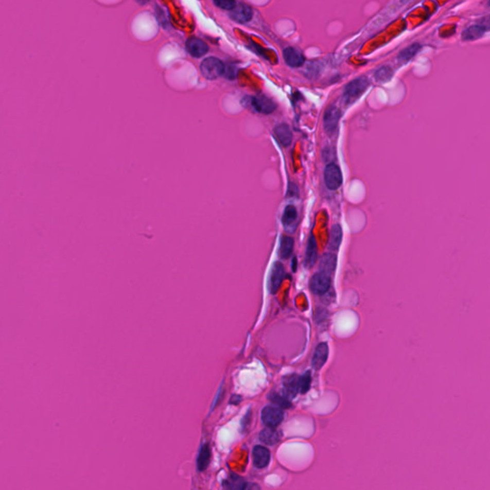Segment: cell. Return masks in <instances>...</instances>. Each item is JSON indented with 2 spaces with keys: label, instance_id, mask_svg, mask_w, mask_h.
<instances>
[{
  "label": "cell",
  "instance_id": "cell-1",
  "mask_svg": "<svg viewBox=\"0 0 490 490\" xmlns=\"http://www.w3.org/2000/svg\"><path fill=\"white\" fill-rule=\"evenodd\" d=\"M367 86H369V82L366 78H363V77L347 83L343 94L344 101L347 104H351L355 101H357L367 90Z\"/></svg>",
  "mask_w": 490,
  "mask_h": 490
},
{
  "label": "cell",
  "instance_id": "cell-2",
  "mask_svg": "<svg viewBox=\"0 0 490 490\" xmlns=\"http://www.w3.org/2000/svg\"><path fill=\"white\" fill-rule=\"evenodd\" d=\"M200 71L206 79L216 80L224 73V64L222 61L218 60V58L210 57L201 62Z\"/></svg>",
  "mask_w": 490,
  "mask_h": 490
},
{
  "label": "cell",
  "instance_id": "cell-3",
  "mask_svg": "<svg viewBox=\"0 0 490 490\" xmlns=\"http://www.w3.org/2000/svg\"><path fill=\"white\" fill-rule=\"evenodd\" d=\"M242 103L261 114H270L276 109L275 102L266 97H245Z\"/></svg>",
  "mask_w": 490,
  "mask_h": 490
},
{
  "label": "cell",
  "instance_id": "cell-4",
  "mask_svg": "<svg viewBox=\"0 0 490 490\" xmlns=\"http://www.w3.org/2000/svg\"><path fill=\"white\" fill-rule=\"evenodd\" d=\"M284 416L283 410L276 406L269 405L261 411V421L268 428L277 427L283 422Z\"/></svg>",
  "mask_w": 490,
  "mask_h": 490
},
{
  "label": "cell",
  "instance_id": "cell-5",
  "mask_svg": "<svg viewBox=\"0 0 490 490\" xmlns=\"http://www.w3.org/2000/svg\"><path fill=\"white\" fill-rule=\"evenodd\" d=\"M325 182L327 189L337 190L343 182V177L340 169L337 165L334 163L328 164L325 169Z\"/></svg>",
  "mask_w": 490,
  "mask_h": 490
},
{
  "label": "cell",
  "instance_id": "cell-6",
  "mask_svg": "<svg viewBox=\"0 0 490 490\" xmlns=\"http://www.w3.org/2000/svg\"><path fill=\"white\" fill-rule=\"evenodd\" d=\"M330 285V277L325 273L318 272L313 275V277L310 279L309 287L314 294L323 295L328 291Z\"/></svg>",
  "mask_w": 490,
  "mask_h": 490
},
{
  "label": "cell",
  "instance_id": "cell-7",
  "mask_svg": "<svg viewBox=\"0 0 490 490\" xmlns=\"http://www.w3.org/2000/svg\"><path fill=\"white\" fill-rule=\"evenodd\" d=\"M340 109L336 107L327 108L324 116V127L328 134H332L338 127L340 120Z\"/></svg>",
  "mask_w": 490,
  "mask_h": 490
},
{
  "label": "cell",
  "instance_id": "cell-8",
  "mask_svg": "<svg viewBox=\"0 0 490 490\" xmlns=\"http://www.w3.org/2000/svg\"><path fill=\"white\" fill-rule=\"evenodd\" d=\"M487 20H488V21L486 22L485 20L483 19V21H485L484 23H479V24H475V25H472L469 28H467L463 33V41H475V40H479L480 38H482L483 34H485L490 29V16L487 18Z\"/></svg>",
  "mask_w": 490,
  "mask_h": 490
},
{
  "label": "cell",
  "instance_id": "cell-9",
  "mask_svg": "<svg viewBox=\"0 0 490 490\" xmlns=\"http://www.w3.org/2000/svg\"><path fill=\"white\" fill-rule=\"evenodd\" d=\"M286 276L285 267L281 262H275L271 270L270 275V291L272 294H276L279 291L281 286L284 282Z\"/></svg>",
  "mask_w": 490,
  "mask_h": 490
},
{
  "label": "cell",
  "instance_id": "cell-10",
  "mask_svg": "<svg viewBox=\"0 0 490 490\" xmlns=\"http://www.w3.org/2000/svg\"><path fill=\"white\" fill-rule=\"evenodd\" d=\"M252 458L255 467L262 469V468H266L270 463L271 455L269 450L266 448L265 446L257 445L253 449Z\"/></svg>",
  "mask_w": 490,
  "mask_h": 490
},
{
  "label": "cell",
  "instance_id": "cell-11",
  "mask_svg": "<svg viewBox=\"0 0 490 490\" xmlns=\"http://www.w3.org/2000/svg\"><path fill=\"white\" fill-rule=\"evenodd\" d=\"M284 393L286 397H295L301 390V377L297 375H286L283 379Z\"/></svg>",
  "mask_w": 490,
  "mask_h": 490
},
{
  "label": "cell",
  "instance_id": "cell-12",
  "mask_svg": "<svg viewBox=\"0 0 490 490\" xmlns=\"http://www.w3.org/2000/svg\"><path fill=\"white\" fill-rule=\"evenodd\" d=\"M230 16L238 23H246L252 19V8L245 3H237V6L230 12Z\"/></svg>",
  "mask_w": 490,
  "mask_h": 490
},
{
  "label": "cell",
  "instance_id": "cell-13",
  "mask_svg": "<svg viewBox=\"0 0 490 490\" xmlns=\"http://www.w3.org/2000/svg\"><path fill=\"white\" fill-rule=\"evenodd\" d=\"M328 345L326 342H322L316 347L311 359V364L314 370L319 371L325 366L328 358Z\"/></svg>",
  "mask_w": 490,
  "mask_h": 490
},
{
  "label": "cell",
  "instance_id": "cell-14",
  "mask_svg": "<svg viewBox=\"0 0 490 490\" xmlns=\"http://www.w3.org/2000/svg\"><path fill=\"white\" fill-rule=\"evenodd\" d=\"M186 48L189 54L194 58H201L203 57L209 50L208 45L204 41L197 38H191L186 42Z\"/></svg>",
  "mask_w": 490,
  "mask_h": 490
},
{
  "label": "cell",
  "instance_id": "cell-15",
  "mask_svg": "<svg viewBox=\"0 0 490 490\" xmlns=\"http://www.w3.org/2000/svg\"><path fill=\"white\" fill-rule=\"evenodd\" d=\"M318 259V245L316 238L311 234L307 240L306 245V257H305V266L310 268L316 264Z\"/></svg>",
  "mask_w": 490,
  "mask_h": 490
},
{
  "label": "cell",
  "instance_id": "cell-16",
  "mask_svg": "<svg viewBox=\"0 0 490 490\" xmlns=\"http://www.w3.org/2000/svg\"><path fill=\"white\" fill-rule=\"evenodd\" d=\"M284 59L286 64L290 67H300L305 62V58L303 54L293 47L286 48L284 51Z\"/></svg>",
  "mask_w": 490,
  "mask_h": 490
},
{
  "label": "cell",
  "instance_id": "cell-17",
  "mask_svg": "<svg viewBox=\"0 0 490 490\" xmlns=\"http://www.w3.org/2000/svg\"><path fill=\"white\" fill-rule=\"evenodd\" d=\"M337 266V257L334 253L325 254L320 260L319 270L320 272L327 274V276L331 277Z\"/></svg>",
  "mask_w": 490,
  "mask_h": 490
},
{
  "label": "cell",
  "instance_id": "cell-18",
  "mask_svg": "<svg viewBox=\"0 0 490 490\" xmlns=\"http://www.w3.org/2000/svg\"><path fill=\"white\" fill-rule=\"evenodd\" d=\"M211 462V448L208 443H204L201 445L198 452V460H197V467L198 471H205L208 468Z\"/></svg>",
  "mask_w": 490,
  "mask_h": 490
},
{
  "label": "cell",
  "instance_id": "cell-19",
  "mask_svg": "<svg viewBox=\"0 0 490 490\" xmlns=\"http://www.w3.org/2000/svg\"><path fill=\"white\" fill-rule=\"evenodd\" d=\"M282 439V433L274 428L264 429L259 433V441L266 445H276Z\"/></svg>",
  "mask_w": 490,
  "mask_h": 490
},
{
  "label": "cell",
  "instance_id": "cell-20",
  "mask_svg": "<svg viewBox=\"0 0 490 490\" xmlns=\"http://www.w3.org/2000/svg\"><path fill=\"white\" fill-rule=\"evenodd\" d=\"M342 238H343V231H342L340 225H334L331 228L329 238H328V244H327L328 250L330 252H335L339 249L341 242H342Z\"/></svg>",
  "mask_w": 490,
  "mask_h": 490
},
{
  "label": "cell",
  "instance_id": "cell-21",
  "mask_svg": "<svg viewBox=\"0 0 490 490\" xmlns=\"http://www.w3.org/2000/svg\"><path fill=\"white\" fill-rule=\"evenodd\" d=\"M275 135L277 139L279 140V143L283 146L287 147L292 142V132L289 129V127L286 124H282L275 128Z\"/></svg>",
  "mask_w": 490,
  "mask_h": 490
},
{
  "label": "cell",
  "instance_id": "cell-22",
  "mask_svg": "<svg viewBox=\"0 0 490 490\" xmlns=\"http://www.w3.org/2000/svg\"><path fill=\"white\" fill-rule=\"evenodd\" d=\"M294 239L289 236H283L279 241V255L282 259H288L293 252Z\"/></svg>",
  "mask_w": 490,
  "mask_h": 490
},
{
  "label": "cell",
  "instance_id": "cell-23",
  "mask_svg": "<svg viewBox=\"0 0 490 490\" xmlns=\"http://www.w3.org/2000/svg\"><path fill=\"white\" fill-rule=\"evenodd\" d=\"M225 485L228 490H245L247 484L243 478L237 474H231L226 480Z\"/></svg>",
  "mask_w": 490,
  "mask_h": 490
},
{
  "label": "cell",
  "instance_id": "cell-24",
  "mask_svg": "<svg viewBox=\"0 0 490 490\" xmlns=\"http://www.w3.org/2000/svg\"><path fill=\"white\" fill-rule=\"evenodd\" d=\"M421 44L418 43H414L412 45H410L407 48H405L404 50H402L401 52L398 55V61L400 62H407V61H410L411 59H413L415 57V55L418 53V51L421 50Z\"/></svg>",
  "mask_w": 490,
  "mask_h": 490
},
{
  "label": "cell",
  "instance_id": "cell-25",
  "mask_svg": "<svg viewBox=\"0 0 490 490\" xmlns=\"http://www.w3.org/2000/svg\"><path fill=\"white\" fill-rule=\"evenodd\" d=\"M296 219H297V210H296V208L292 205L287 206L285 209L283 218H282L283 223L285 226H290L295 222Z\"/></svg>",
  "mask_w": 490,
  "mask_h": 490
},
{
  "label": "cell",
  "instance_id": "cell-26",
  "mask_svg": "<svg viewBox=\"0 0 490 490\" xmlns=\"http://www.w3.org/2000/svg\"><path fill=\"white\" fill-rule=\"evenodd\" d=\"M394 71L390 66H382L375 72V78L376 82H386L392 79Z\"/></svg>",
  "mask_w": 490,
  "mask_h": 490
},
{
  "label": "cell",
  "instance_id": "cell-27",
  "mask_svg": "<svg viewBox=\"0 0 490 490\" xmlns=\"http://www.w3.org/2000/svg\"><path fill=\"white\" fill-rule=\"evenodd\" d=\"M269 400L272 402L273 404L277 405L279 408H290L291 403L288 400V398L286 396H282L279 394L272 393L269 395Z\"/></svg>",
  "mask_w": 490,
  "mask_h": 490
},
{
  "label": "cell",
  "instance_id": "cell-28",
  "mask_svg": "<svg viewBox=\"0 0 490 490\" xmlns=\"http://www.w3.org/2000/svg\"><path fill=\"white\" fill-rule=\"evenodd\" d=\"M311 386V373L309 371L306 372L301 377V394H306Z\"/></svg>",
  "mask_w": 490,
  "mask_h": 490
},
{
  "label": "cell",
  "instance_id": "cell-29",
  "mask_svg": "<svg viewBox=\"0 0 490 490\" xmlns=\"http://www.w3.org/2000/svg\"><path fill=\"white\" fill-rule=\"evenodd\" d=\"M214 4L223 10H231V11L237 6V2L234 0H216L214 1Z\"/></svg>",
  "mask_w": 490,
  "mask_h": 490
},
{
  "label": "cell",
  "instance_id": "cell-30",
  "mask_svg": "<svg viewBox=\"0 0 490 490\" xmlns=\"http://www.w3.org/2000/svg\"><path fill=\"white\" fill-rule=\"evenodd\" d=\"M295 195H298L297 187H296L295 185H293L292 183L289 184V187H288V196L294 197Z\"/></svg>",
  "mask_w": 490,
  "mask_h": 490
},
{
  "label": "cell",
  "instance_id": "cell-31",
  "mask_svg": "<svg viewBox=\"0 0 490 490\" xmlns=\"http://www.w3.org/2000/svg\"><path fill=\"white\" fill-rule=\"evenodd\" d=\"M292 270L293 272H296V270H297V259H296V258L293 259Z\"/></svg>",
  "mask_w": 490,
  "mask_h": 490
}]
</instances>
